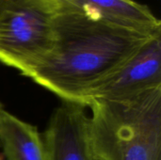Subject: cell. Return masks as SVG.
Segmentation results:
<instances>
[{
	"instance_id": "obj_8",
	"label": "cell",
	"mask_w": 161,
	"mask_h": 160,
	"mask_svg": "<svg viewBox=\"0 0 161 160\" xmlns=\"http://www.w3.org/2000/svg\"><path fill=\"white\" fill-rule=\"evenodd\" d=\"M9 0H0V16L2 15V13L4 12L6 7H7V4Z\"/></svg>"
},
{
	"instance_id": "obj_7",
	"label": "cell",
	"mask_w": 161,
	"mask_h": 160,
	"mask_svg": "<svg viewBox=\"0 0 161 160\" xmlns=\"http://www.w3.org/2000/svg\"><path fill=\"white\" fill-rule=\"evenodd\" d=\"M0 144L4 160H47L37 127L5 109L0 113Z\"/></svg>"
},
{
	"instance_id": "obj_10",
	"label": "cell",
	"mask_w": 161,
	"mask_h": 160,
	"mask_svg": "<svg viewBox=\"0 0 161 160\" xmlns=\"http://www.w3.org/2000/svg\"><path fill=\"white\" fill-rule=\"evenodd\" d=\"M2 109H3V108H2V106H1V104H0V113H1V111H2Z\"/></svg>"
},
{
	"instance_id": "obj_5",
	"label": "cell",
	"mask_w": 161,
	"mask_h": 160,
	"mask_svg": "<svg viewBox=\"0 0 161 160\" xmlns=\"http://www.w3.org/2000/svg\"><path fill=\"white\" fill-rule=\"evenodd\" d=\"M86 106L62 101L42 135L47 160H93Z\"/></svg>"
},
{
	"instance_id": "obj_3",
	"label": "cell",
	"mask_w": 161,
	"mask_h": 160,
	"mask_svg": "<svg viewBox=\"0 0 161 160\" xmlns=\"http://www.w3.org/2000/svg\"><path fill=\"white\" fill-rule=\"evenodd\" d=\"M59 0H9L0 16V62L28 77L50 53Z\"/></svg>"
},
{
	"instance_id": "obj_4",
	"label": "cell",
	"mask_w": 161,
	"mask_h": 160,
	"mask_svg": "<svg viewBox=\"0 0 161 160\" xmlns=\"http://www.w3.org/2000/svg\"><path fill=\"white\" fill-rule=\"evenodd\" d=\"M161 86V33L150 38L117 71L89 95L87 107L94 100L126 98Z\"/></svg>"
},
{
	"instance_id": "obj_1",
	"label": "cell",
	"mask_w": 161,
	"mask_h": 160,
	"mask_svg": "<svg viewBox=\"0 0 161 160\" xmlns=\"http://www.w3.org/2000/svg\"><path fill=\"white\" fill-rule=\"evenodd\" d=\"M155 35L93 18L59 0L53 47L28 78L62 101L87 107L91 92Z\"/></svg>"
},
{
	"instance_id": "obj_6",
	"label": "cell",
	"mask_w": 161,
	"mask_h": 160,
	"mask_svg": "<svg viewBox=\"0 0 161 160\" xmlns=\"http://www.w3.org/2000/svg\"><path fill=\"white\" fill-rule=\"evenodd\" d=\"M84 13L127 29L146 34L161 33L160 20L134 0H61Z\"/></svg>"
},
{
	"instance_id": "obj_9",
	"label": "cell",
	"mask_w": 161,
	"mask_h": 160,
	"mask_svg": "<svg viewBox=\"0 0 161 160\" xmlns=\"http://www.w3.org/2000/svg\"><path fill=\"white\" fill-rule=\"evenodd\" d=\"M0 160H4V157H3L2 155H0Z\"/></svg>"
},
{
	"instance_id": "obj_2",
	"label": "cell",
	"mask_w": 161,
	"mask_h": 160,
	"mask_svg": "<svg viewBox=\"0 0 161 160\" xmlns=\"http://www.w3.org/2000/svg\"><path fill=\"white\" fill-rule=\"evenodd\" d=\"M88 107L93 160H161V86Z\"/></svg>"
}]
</instances>
